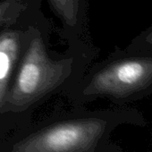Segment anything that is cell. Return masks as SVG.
<instances>
[{
    "mask_svg": "<svg viewBox=\"0 0 152 152\" xmlns=\"http://www.w3.org/2000/svg\"><path fill=\"white\" fill-rule=\"evenodd\" d=\"M103 128L99 121L59 124L24 142L18 152H78L91 146Z\"/></svg>",
    "mask_w": 152,
    "mask_h": 152,
    "instance_id": "6da1fadb",
    "label": "cell"
},
{
    "mask_svg": "<svg viewBox=\"0 0 152 152\" xmlns=\"http://www.w3.org/2000/svg\"><path fill=\"white\" fill-rule=\"evenodd\" d=\"M152 80V60L131 59L118 63L99 78V87L107 91L127 93L140 89Z\"/></svg>",
    "mask_w": 152,
    "mask_h": 152,
    "instance_id": "7a4b0ae2",
    "label": "cell"
},
{
    "mask_svg": "<svg viewBox=\"0 0 152 152\" xmlns=\"http://www.w3.org/2000/svg\"><path fill=\"white\" fill-rule=\"evenodd\" d=\"M40 70L39 66L32 63L27 62L23 66L19 74L18 86L20 91L24 94L33 93L39 83Z\"/></svg>",
    "mask_w": 152,
    "mask_h": 152,
    "instance_id": "3957f363",
    "label": "cell"
},
{
    "mask_svg": "<svg viewBox=\"0 0 152 152\" xmlns=\"http://www.w3.org/2000/svg\"><path fill=\"white\" fill-rule=\"evenodd\" d=\"M9 66H10V60L8 56L0 51V80L4 79L9 70Z\"/></svg>",
    "mask_w": 152,
    "mask_h": 152,
    "instance_id": "277c9868",
    "label": "cell"
},
{
    "mask_svg": "<svg viewBox=\"0 0 152 152\" xmlns=\"http://www.w3.org/2000/svg\"><path fill=\"white\" fill-rule=\"evenodd\" d=\"M147 41L150 44H152V31L148 35V38H147Z\"/></svg>",
    "mask_w": 152,
    "mask_h": 152,
    "instance_id": "5b68a950",
    "label": "cell"
}]
</instances>
